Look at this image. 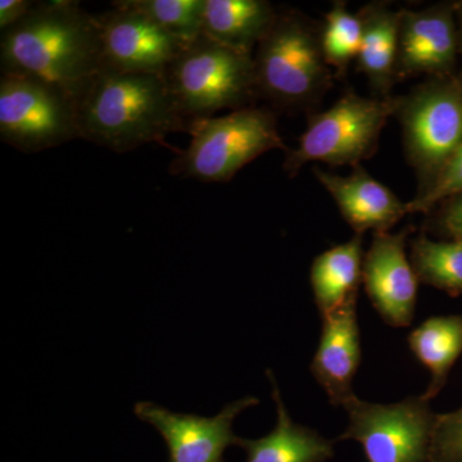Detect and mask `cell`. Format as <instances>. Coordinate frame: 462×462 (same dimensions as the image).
<instances>
[{
  "instance_id": "obj_24",
  "label": "cell",
  "mask_w": 462,
  "mask_h": 462,
  "mask_svg": "<svg viewBox=\"0 0 462 462\" xmlns=\"http://www.w3.org/2000/svg\"><path fill=\"white\" fill-rule=\"evenodd\" d=\"M462 193V144L447 160L439 173L424 193L418 194L410 205V214H428L439 203L454 199Z\"/></svg>"
},
{
  "instance_id": "obj_8",
  "label": "cell",
  "mask_w": 462,
  "mask_h": 462,
  "mask_svg": "<svg viewBox=\"0 0 462 462\" xmlns=\"http://www.w3.org/2000/svg\"><path fill=\"white\" fill-rule=\"evenodd\" d=\"M0 139L23 153H38L80 139L78 102L54 85L2 76Z\"/></svg>"
},
{
  "instance_id": "obj_22",
  "label": "cell",
  "mask_w": 462,
  "mask_h": 462,
  "mask_svg": "<svg viewBox=\"0 0 462 462\" xmlns=\"http://www.w3.org/2000/svg\"><path fill=\"white\" fill-rule=\"evenodd\" d=\"M361 38L363 21L360 14L349 12L346 2H334L325 14L320 39L325 60L338 76H345L349 65L357 58Z\"/></svg>"
},
{
  "instance_id": "obj_15",
  "label": "cell",
  "mask_w": 462,
  "mask_h": 462,
  "mask_svg": "<svg viewBox=\"0 0 462 462\" xmlns=\"http://www.w3.org/2000/svg\"><path fill=\"white\" fill-rule=\"evenodd\" d=\"M314 175L333 197L346 223L357 236L369 230L387 233L410 214L409 202H402L361 165L355 166L348 176L324 171L319 167H315Z\"/></svg>"
},
{
  "instance_id": "obj_23",
  "label": "cell",
  "mask_w": 462,
  "mask_h": 462,
  "mask_svg": "<svg viewBox=\"0 0 462 462\" xmlns=\"http://www.w3.org/2000/svg\"><path fill=\"white\" fill-rule=\"evenodd\" d=\"M189 45L202 35L206 0H121Z\"/></svg>"
},
{
  "instance_id": "obj_27",
  "label": "cell",
  "mask_w": 462,
  "mask_h": 462,
  "mask_svg": "<svg viewBox=\"0 0 462 462\" xmlns=\"http://www.w3.org/2000/svg\"><path fill=\"white\" fill-rule=\"evenodd\" d=\"M32 5L33 2H27V0H2L0 2V30L5 32L20 23Z\"/></svg>"
},
{
  "instance_id": "obj_3",
  "label": "cell",
  "mask_w": 462,
  "mask_h": 462,
  "mask_svg": "<svg viewBox=\"0 0 462 462\" xmlns=\"http://www.w3.org/2000/svg\"><path fill=\"white\" fill-rule=\"evenodd\" d=\"M320 30L296 11L278 12L254 56L257 97L289 109L321 99L333 74L322 53Z\"/></svg>"
},
{
  "instance_id": "obj_12",
  "label": "cell",
  "mask_w": 462,
  "mask_h": 462,
  "mask_svg": "<svg viewBox=\"0 0 462 462\" xmlns=\"http://www.w3.org/2000/svg\"><path fill=\"white\" fill-rule=\"evenodd\" d=\"M458 51L455 3L398 12L397 79L455 75Z\"/></svg>"
},
{
  "instance_id": "obj_7",
  "label": "cell",
  "mask_w": 462,
  "mask_h": 462,
  "mask_svg": "<svg viewBox=\"0 0 462 462\" xmlns=\"http://www.w3.org/2000/svg\"><path fill=\"white\" fill-rule=\"evenodd\" d=\"M407 161L419 178V194L436 180L440 169L462 144V71L431 79L397 97Z\"/></svg>"
},
{
  "instance_id": "obj_1",
  "label": "cell",
  "mask_w": 462,
  "mask_h": 462,
  "mask_svg": "<svg viewBox=\"0 0 462 462\" xmlns=\"http://www.w3.org/2000/svg\"><path fill=\"white\" fill-rule=\"evenodd\" d=\"M0 62L2 76L54 85L78 102L103 71L96 16L69 0L33 3L20 23L2 32Z\"/></svg>"
},
{
  "instance_id": "obj_19",
  "label": "cell",
  "mask_w": 462,
  "mask_h": 462,
  "mask_svg": "<svg viewBox=\"0 0 462 462\" xmlns=\"http://www.w3.org/2000/svg\"><path fill=\"white\" fill-rule=\"evenodd\" d=\"M363 236L322 252L311 266V287L321 318L358 297L363 282Z\"/></svg>"
},
{
  "instance_id": "obj_5",
  "label": "cell",
  "mask_w": 462,
  "mask_h": 462,
  "mask_svg": "<svg viewBox=\"0 0 462 462\" xmlns=\"http://www.w3.org/2000/svg\"><path fill=\"white\" fill-rule=\"evenodd\" d=\"M189 147L179 152L170 173L202 182H227L248 163L273 149L289 151L270 109L242 108L221 117L191 121Z\"/></svg>"
},
{
  "instance_id": "obj_21",
  "label": "cell",
  "mask_w": 462,
  "mask_h": 462,
  "mask_svg": "<svg viewBox=\"0 0 462 462\" xmlns=\"http://www.w3.org/2000/svg\"><path fill=\"white\" fill-rule=\"evenodd\" d=\"M411 263L419 282L451 294L462 293V240L434 242L419 236L411 245Z\"/></svg>"
},
{
  "instance_id": "obj_9",
  "label": "cell",
  "mask_w": 462,
  "mask_h": 462,
  "mask_svg": "<svg viewBox=\"0 0 462 462\" xmlns=\"http://www.w3.org/2000/svg\"><path fill=\"white\" fill-rule=\"evenodd\" d=\"M343 409L348 413L349 424L339 439L361 443L367 461H430L437 415L424 396L392 404L355 397Z\"/></svg>"
},
{
  "instance_id": "obj_14",
  "label": "cell",
  "mask_w": 462,
  "mask_h": 462,
  "mask_svg": "<svg viewBox=\"0 0 462 462\" xmlns=\"http://www.w3.org/2000/svg\"><path fill=\"white\" fill-rule=\"evenodd\" d=\"M360 363L357 297H354L322 318L320 343L311 364L316 382L333 406L345 407L356 397L352 382Z\"/></svg>"
},
{
  "instance_id": "obj_13",
  "label": "cell",
  "mask_w": 462,
  "mask_h": 462,
  "mask_svg": "<svg viewBox=\"0 0 462 462\" xmlns=\"http://www.w3.org/2000/svg\"><path fill=\"white\" fill-rule=\"evenodd\" d=\"M411 231L404 227L400 233H374L364 257L365 291L383 320L394 328L409 327L415 315L420 282L406 254Z\"/></svg>"
},
{
  "instance_id": "obj_2",
  "label": "cell",
  "mask_w": 462,
  "mask_h": 462,
  "mask_svg": "<svg viewBox=\"0 0 462 462\" xmlns=\"http://www.w3.org/2000/svg\"><path fill=\"white\" fill-rule=\"evenodd\" d=\"M80 139L116 153L188 129L165 78L103 69L78 100Z\"/></svg>"
},
{
  "instance_id": "obj_18",
  "label": "cell",
  "mask_w": 462,
  "mask_h": 462,
  "mask_svg": "<svg viewBox=\"0 0 462 462\" xmlns=\"http://www.w3.org/2000/svg\"><path fill=\"white\" fill-rule=\"evenodd\" d=\"M278 12L266 0H206L202 35L233 50L254 54Z\"/></svg>"
},
{
  "instance_id": "obj_11",
  "label": "cell",
  "mask_w": 462,
  "mask_h": 462,
  "mask_svg": "<svg viewBox=\"0 0 462 462\" xmlns=\"http://www.w3.org/2000/svg\"><path fill=\"white\" fill-rule=\"evenodd\" d=\"M258 403L257 397L240 398L211 418L172 412L153 402H138L134 412L162 436L169 449V462H226L225 451L227 447L238 446L240 438L234 434V420Z\"/></svg>"
},
{
  "instance_id": "obj_10",
  "label": "cell",
  "mask_w": 462,
  "mask_h": 462,
  "mask_svg": "<svg viewBox=\"0 0 462 462\" xmlns=\"http://www.w3.org/2000/svg\"><path fill=\"white\" fill-rule=\"evenodd\" d=\"M112 5L114 9L96 16L102 42L103 69L165 76L167 66L187 45L121 0Z\"/></svg>"
},
{
  "instance_id": "obj_6",
  "label": "cell",
  "mask_w": 462,
  "mask_h": 462,
  "mask_svg": "<svg viewBox=\"0 0 462 462\" xmlns=\"http://www.w3.org/2000/svg\"><path fill=\"white\" fill-rule=\"evenodd\" d=\"M396 98L346 93L324 112L309 116L297 148L289 149L284 170L291 178L307 163L358 166L378 151L380 134L396 112Z\"/></svg>"
},
{
  "instance_id": "obj_26",
  "label": "cell",
  "mask_w": 462,
  "mask_h": 462,
  "mask_svg": "<svg viewBox=\"0 0 462 462\" xmlns=\"http://www.w3.org/2000/svg\"><path fill=\"white\" fill-rule=\"evenodd\" d=\"M439 223L452 238L462 240V193L443 203Z\"/></svg>"
},
{
  "instance_id": "obj_4",
  "label": "cell",
  "mask_w": 462,
  "mask_h": 462,
  "mask_svg": "<svg viewBox=\"0 0 462 462\" xmlns=\"http://www.w3.org/2000/svg\"><path fill=\"white\" fill-rule=\"evenodd\" d=\"M163 78L188 125L223 109L247 108L257 97L254 54L205 35L182 48Z\"/></svg>"
},
{
  "instance_id": "obj_25",
  "label": "cell",
  "mask_w": 462,
  "mask_h": 462,
  "mask_svg": "<svg viewBox=\"0 0 462 462\" xmlns=\"http://www.w3.org/2000/svg\"><path fill=\"white\" fill-rule=\"evenodd\" d=\"M428 462H462V409L437 415Z\"/></svg>"
},
{
  "instance_id": "obj_20",
  "label": "cell",
  "mask_w": 462,
  "mask_h": 462,
  "mask_svg": "<svg viewBox=\"0 0 462 462\" xmlns=\"http://www.w3.org/2000/svg\"><path fill=\"white\" fill-rule=\"evenodd\" d=\"M409 345L415 357L430 370L431 383L424 394L430 400L462 354V318L440 316L422 322L410 334Z\"/></svg>"
},
{
  "instance_id": "obj_28",
  "label": "cell",
  "mask_w": 462,
  "mask_h": 462,
  "mask_svg": "<svg viewBox=\"0 0 462 462\" xmlns=\"http://www.w3.org/2000/svg\"><path fill=\"white\" fill-rule=\"evenodd\" d=\"M456 23H457L458 51L462 54V2L455 3Z\"/></svg>"
},
{
  "instance_id": "obj_16",
  "label": "cell",
  "mask_w": 462,
  "mask_h": 462,
  "mask_svg": "<svg viewBox=\"0 0 462 462\" xmlns=\"http://www.w3.org/2000/svg\"><path fill=\"white\" fill-rule=\"evenodd\" d=\"M276 404L275 428L260 439L239 438L238 446L247 455L245 462H327L333 457V442L291 419L272 370H267Z\"/></svg>"
},
{
  "instance_id": "obj_17",
  "label": "cell",
  "mask_w": 462,
  "mask_h": 462,
  "mask_svg": "<svg viewBox=\"0 0 462 462\" xmlns=\"http://www.w3.org/2000/svg\"><path fill=\"white\" fill-rule=\"evenodd\" d=\"M363 38L358 51V71L363 72L378 98H389L397 80L398 12L387 3H372L360 12Z\"/></svg>"
}]
</instances>
